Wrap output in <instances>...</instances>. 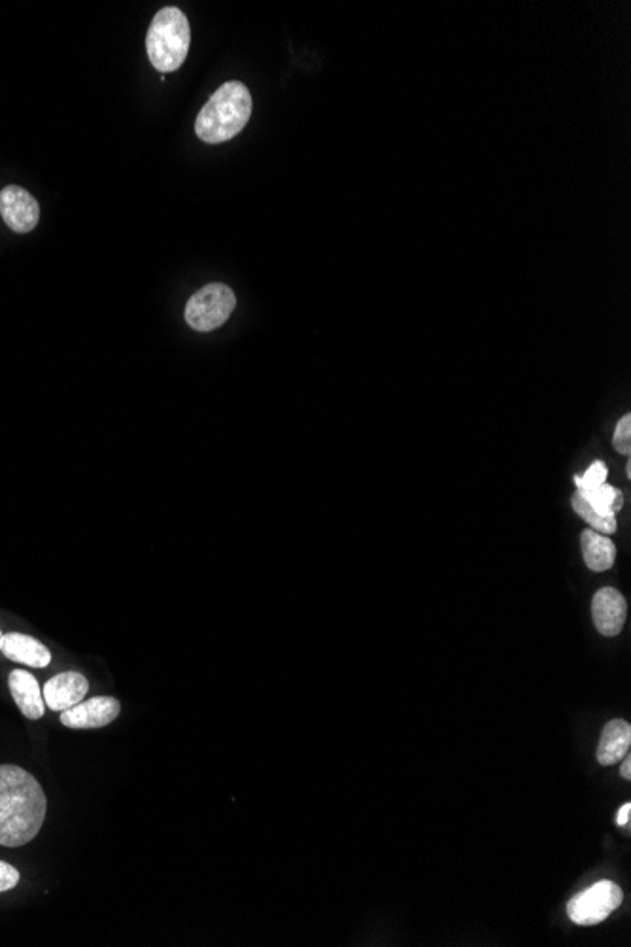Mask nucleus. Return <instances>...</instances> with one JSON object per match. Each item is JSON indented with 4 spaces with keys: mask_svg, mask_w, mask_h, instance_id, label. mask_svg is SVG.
<instances>
[{
    "mask_svg": "<svg viewBox=\"0 0 631 947\" xmlns=\"http://www.w3.org/2000/svg\"><path fill=\"white\" fill-rule=\"evenodd\" d=\"M8 661L22 662L30 668H46L52 662V653L48 651L44 643H40L38 639L25 636V634H7L2 638V649H0Z\"/></svg>",
    "mask_w": 631,
    "mask_h": 947,
    "instance_id": "obj_11",
    "label": "nucleus"
},
{
    "mask_svg": "<svg viewBox=\"0 0 631 947\" xmlns=\"http://www.w3.org/2000/svg\"><path fill=\"white\" fill-rule=\"evenodd\" d=\"M580 545H582L584 562L592 572H607L615 564L617 547L609 537L603 536L595 529H587L580 537Z\"/></svg>",
    "mask_w": 631,
    "mask_h": 947,
    "instance_id": "obj_13",
    "label": "nucleus"
},
{
    "mask_svg": "<svg viewBox=\"0 0 631 947\" xmlns=\"http://www.w3.org/2000/svg\"><path fill=\"white\" fill-rule=\"evenodd\" d=\"M620 773H622V778L631 779V758L626 755L622 758V768H620Z\"/></svg>",
    "mask_w": 631,
    "mask_h": 947,
    "instance_id": "obj_20",
    "label": "nucleus"
},
{
    "mask_svg": "<svg viewBox=\"0 0 631 947\" xmlns=\"http://www.w3.org/2000/svg\"><path fill=\"white\" fill-rule=\"evenodd\" d=\"M191 46L190 22L180 8H162L150 23L147 60L162 74L177 73L184 65Z\"/></svg>",
    "mask_w": 631,
    "mask_h": 947,
    "instance_id": "obj_3",
    "label": "nucleus"
},
{
    "mask_svg": "<svg viewBox=\"0 0 631 947\" xmlns=\"http://www.w3.org/2000/svg\"><path fill=\"white\" fill-rule=\"evenodd\" d=\"M250 89L243 81H226L198 112L195 132L206 144H221L243 131L252 116Z\"/></svg>",
    "mask_w": 631,
    "mask_h": 947,
    "instance_id": "obj_2",
    "label": "nucleus"
},
{
    "mask_svg": "<svg viewBox=\"0 0 631 947\" xmlns=\"http://www.w3.org/2000/svg\"><path fill=\"white\" fill-rule=\"evenodd\" d=\"M607 465L603 462H595L584 471V475H579V477H575V485L577 488H595V486H602L607 483Z\"/></svg>",
    "mask_w": 631,
    "mask_h": 947,
    "instance_id": "obj_16",
    "label": "nucleus"
},
{
    "mask_svg": "<svg viewBox=\"0 0 631 947\" xmlns=\"http://www.w3.org/2000/svg\"><path fill=\"white\" fill-rule=\"evenodd\" d=\"M48 801L42 785L15 764H0V845L22 847L42 829Z\"/></svg>",
    "mask_w": 631,
    "mask_h": 947,
    "instance_id": "obj_1",
    "label": "nucleus"
},
{
    "mask_svg": "<svg viewBox=\"0 0 631 947\" xmlns=\"http://www.w3.org/2000/svg\"><path fill=\"white\" fill-rule=\"evenodd\" d=\"M571 503L575 513H579L595 532H600L603 536H610L617 532V516L615 514L597 513L594 507L590 506L584 498H580L577 492L572 496Z\"/></svg>",
    "mask_w": 631,
    "mask_h": 947,
    "instance_id": "obj_15",
    "label": "nucleus"
},
{
    "mask_svg": "<svg viewBox=\"0 0 631 947\" xmlns=\"http://www.w3.org/2000/svg\"><path fill=\"white\" fill-rule=\"evenodd\" d=\"M2 638H4V636H2V631H0V649H2Z\"/></svg>",
    "mask_w": 631,
    "mask_h": 947,
    "instance_id": "obj_21",
    "label": "nucleus"
},
{
    "mask_svg": "<svg viewBox=\"0 0 631 947\" xmlns=\"http://www.w3.org/2000/svg\"><path fill=\"white\" fill-rule=\"evenodd\" d=\"M613 445L617 448L620 455H630L631 450V417L630 414H626L618 422L617 430H615V439H613Z\"/></svg>",
    "mask_w": 631,
    "mask_h": 947,
    "instance_id": "obj_17",
    "label": "nucleus"
},
{
    "mask_svg": "<svg viewBox=\"0 0 631 947\" xmlns=\"http://www.w3.org/2000/svg\"><path fill=\"white\" fill-rule=\"evenodd\" d=\"M624 900L622 888L617 883L600 882L594 887L572 896L567 904V916L575 925L594 926L603 923Z\"/></svg>",
    "mask_w": 631,
    "mask_h": 947,
    "instance_id": "obj_5",
    "label": "nucleus"
},
{
    "mask_svg": "<svg viewBox=\"0 0 631 947\" xmlns=\"http://www.w3.org/2000/svg\"><path fill=\"white\" fill-rule=\"evenodd\" d=\"M0 216L14 233H30L40 221L37 199L22 185H7L0 191Z\"/></svg>",
    "mask_w": 631,
    "mask_h": 947,
    "instance_id": "obj_6",
    "label": "nucleus"
},
{
    "mask_svg": "<svg viewBox=\"0 0 631 947\" xmlns=\"http://www.w3.org/2000/svg\"><path fill=\"white\" fill-rule=\"evenodd\" d=\"M17 883H20V872H17V868L0 860V893L14 888Z\"/></svg>",
    "mask_w": 631,
    "mask_h": 947,
    "instance_id": "obj_18",
    "label": "nucleus"
},
{
    "mask_svg": "<svg viewBox=\"0 0 631 947\" xmlns=\"http://www.w3.org/2000/svg\"><path fill=\"white\" fill-rule=\"evenodd\" d=\"M89 683L86 676L80 671H65L60 676H53L42 687L44 702L52 712H66L73 705L80 704L88 694Z\"/></svg>",
    "mask_w": 631,
    "mask_h": 947,
    "instance_id": "obj_8",
    "label": "nucleus"
},
{
    "mask_svg": "<svg viewBox=\"0 0 631 947\" xmlns=\"http://www.w3.org/2000/svg\"><path fill=\"white\" fill-rule=\"evenodd\" d=\"M119 709L121 705L116 698H91L88 702L81 700L80 704L73 705L70 709L61 713V725L73 730L103 728L118 719Z\"/></svg>",
    "mask_w": 631,
    "mask_h": 947,
    "instance_id": "obj_7",
    "label": "nucleus"
},
{
    "mask_svg": "<svg viewBox=\"0 0 631 947\" xmlns=\"http://www.w3.org/2000/svg\"><path fill=\"white\" fill-rule=\"evenodd\" d=\"M235 307L233 290L221 282H214L191 295L185 305V322L190 323L191 330L208 333L228 322Z\"/></svg>",
    "mask_w": 631,
    "mask_h": 947,
    "instance_id": "obj_4",
    "label": "nucleus"
},
{
    "mask_svg": "<svg viewBox=\"0 0 631 947\" xmlns=\"http://www.w3.org/2000/svg\"><path fill=\"white\" fill-rule=\"evenodd\" d=\"M631 727L628 720H610L603 728L602 740L597 745V763L602 766H613L620 763L630 753Z\"/></svg>",
    "mask_w": 631,
    "mask_h": 947,
    "instance_id": "obj_12",
    "label": "nucleus"
},
{
    "mask_svg": "<svg viewBox=\"0 0 631 947\" xmlns=\"http://www.w3.org/2000/svg\"><path fill=\"white\" fill-rule=\"evenodd\" d=\"M626 600L615 588H602L592 602V617L600 634L607 638L618 636L626 623Z\"/></svg>",
    "mask_w": 631,
    "mask_h": 947,
    "instance_id": "obj_9",
    "label": "nucleus"
},
{
    "mask_svg": "<svg viewBox=\"0 0 631 947\" xmlns=\"http://www.w3.org/2000/svg\"><path fill=\"white\" fill-rule=\"evenodd\" d=\"M630 816H631V806L630 804H624L620 811H618L617 816V824L618 827H628L630 824Z\"/></svg>",
    "mask_w": 631,
    "mask_h": 947,
    "instance_id": "obj_19",
    "label": "nucleus"
},
{
    "mask_svg": "<svg viewBox=\"0 0 631 947\" xmlns=\"http://www.w3.org/2000/svg\"><path fill=\"white\" fill-rule=\"evenodd\" d=\"M577 494H579L580 498H584L590 506L594 507L597 513L602 514H615L617 516L618 511L622 509V503H624L622 492L617 490L615 486L607 485V483L602 486H595V488H579Z\"/></svg>",
    "mask_w": 631,
    "mask_h": 947,
    "instance_id": "obj_14",
    "label": "nucleus"
},
{
    "mask_svg": "<svg viewBox=\"0 0 631 947\" xmlns=\"http://www.w3.org/2000/svg\"><path fill=\"white\" fill-rule=\"evenodd\" d=\"M8 683L15 704L27 719L37 720L44 715V694L35 676L25 669H14L8 677Z\"/></svg>",
    "mask_w": 631,
    "mask_h": 947,
    "instance_id": "obj_10",
    "label": "nucleus"
}]
</instances>
